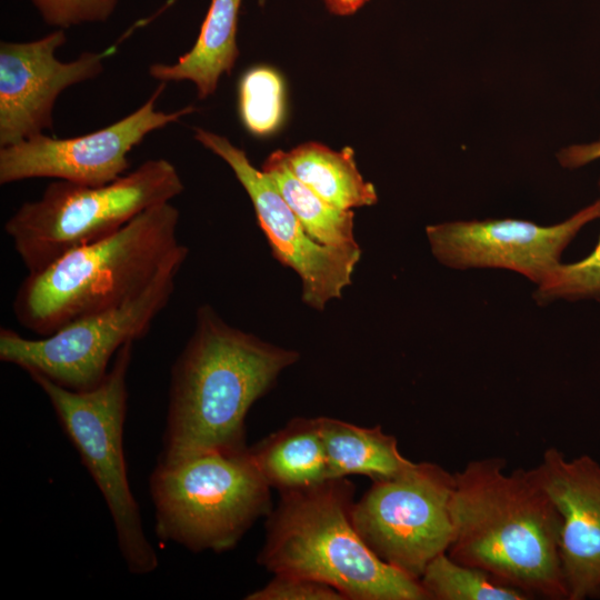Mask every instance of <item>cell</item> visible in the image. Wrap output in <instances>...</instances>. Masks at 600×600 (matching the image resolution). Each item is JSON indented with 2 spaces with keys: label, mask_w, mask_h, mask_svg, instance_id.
<instances>
[{
  "label": "cell",
  "mask_w": 600,
  "mask_h": 600,
  "mask_svg": "<svg viewBox=\"0 0 600 600\" xmlns=\"http://www.w3.org/2000/svg\"><path fill=\"white\" fill-rule=\"evenodd\" d=\"M50 27L68 29L84 23L106 22L119 0H30Z\"/></svg>",
  "instance_id": "obj_23"
},
{
  "label": "cell",
  "mask_w": 600,
  "mask_h": 600,
  "mask_svg": "<svg viewBox=\"0 0 600 600\" xmlns=\"http://www.w3.org/2000/svg\"><path fill=\"white\" fill-rule=\"evenodd\" d=\"M184 260L167 266L139 296L72 321L49 336L26 338L2 327L0 360L70 390L96 388L107 376L111 358L126 343L144 337L166 308Z\"/></svg>",
  "instance_id": "obj_8"
},
{
  "label": "cell",
  "mask_w": 600,
  "mask_h": 600,
  "mask_svg": "<svg viewBox=\"0 0 600 600\" xmlns=\"http://www.w3.org/2000/svg\"><path fill=\"white\" fill-rule=\"evenodd\" d=\"M299 353L268 343L198 308L176 359L160 461L246 450V417Z\"/></svg>",
  "instance_id": "obj_2"
},
{
  "label": "cell",
  "mask_w": 600,
  "mask_h": 600,
  "mask_svg": "<svg viewBox=\"0 0 600 600\" xmlns=\"http://www.w3.org/2000/svg\"><path fill=\"white\" fill-rule=\"evenodd\" d=\"M149 486L157 536L192 552L232 549L271 512L270 486L250 448L159 460Z\"/></svg>",
  "instance_id": "obj_6"
},
{
  "label": "cell",
  "mask_w": 600,
  "mask_h": 600,
  "mask_svg": "<svg viewBox=\"0 0 600 600\" xmlns=\"http://www.w3.org/2000/svg\"><path fill=\"white\" fill-rule=\"evenodd\" d=\"M247 600H347L333 587L303 577L274 574L264 587L247 594Z\"/></svg>",
  "instance_id": "obj_24"
},
{
  "label": "cell",
  "mask_w": 600,
  "mask_h": 600,
  "mask_svg": "<svg viewBox=\"0 0 600 600\" xmlns=\"http://www.w3.org/2000/svg\"><path fill=\"white\" fill-rule=\"evenodd\" d=\"M167 82L159 86L133 112L93 132L53 138L44 133L0 147V184L27 179L53 178L98 187L128 170V156L151 132L196 111L194 106L166 112L156 108Z\"/></svg>",
  "instance_id": "obj_10"
},
{
  "label": "cell",
  "mask_w": 600,
  "mask_h": 600,
  "mask_svg": "<svg viewBox=\"0 0 600 600\" xmlns=\"http://www.w3.org/2000/svg\"><path fill=\"white\" fill-rule=\"evenodd\" d=\"M242 0H211L192 48L171 64L152 63L151 78L159 82L191 81L199 99L214 93L222 74H230L239 49L238 16ZM260 4L264 0H259Z\"/></svg>",
  "instance_id": "obj_15"
},
{
  "label": "cell",
  "mask_w": 600,
  "mask_h": 600,
  "mask_svg": "<svg viewBox=\"0 0 600 600\" xmlns=\"http://www.w3.org/2000/svg\"><path fill=\"white\" fill-rule=\"evenodd\" d=\"M489 457L454 472L447 553L529 599L568 600L560 560L562 517L532 469Z\"/></svg>",
  "instance_id": "obj_1"
},
{
  "label": "cell",
  "mask_w": 600,
  "mask_h": 600,
  "mask_svg": "<svg viewBox=\"0 0 600 600\" xmlns=\"http://www.w3.org/2000/svg\"><path fill=\"white\" fill-rule=\"evenodd\" d=\"M238 101L241 121L250 133L267 137L282 126L286 91L276 69L257 66L244 72L239 82Z\"/></svg>",
  "instance_id": "obj_21"
},
{
  "label": "cell",
  "mask_w": 600,
  "mask_h": 600,
  "mask_svg": "<svg viewBox=\"0 0 600 600\" xmlns=\"http://www.w3.org/2000/svg\"><path fill=\"white\" fill-rule=\"evenodd\" d=\"M597 218L600 199L553 226L518 219L451 221L428 226L426 233L433 256L447 267L508 269L539 286L577 233Z\"/></svg>",
  "instance_id": "obj_12"
},
{
  "label": "cell",
  "mask_w": 600,
  "mask_h": 600,
  "mask_svg": "<svg viewBox=\"0 0 600 600\" xmlns=\"http://www.w3.org/2000/svg\"><path fill=\"white\" fill-rule=\"evenodd\" d=\"M531 469L562 517L559 552L568 600L600 599V463L548 448Z\"/></svg>",
  "instance_id": "obj_14"
},
{
  "label": "cell",
  "mask_w": 600,
  "mask_h": 600,
  "mask_svg": "<svg viewBox=\"0 0 600 600\" xmlns=\"http://www.w3.org/2000/svg\"><path fill=\"white\" fill-rule=\"evenodd\" d=\"M368 0H324L327 9L337 16H349L358 11Z\"/></svg>",
  "instance_id": "obj_26"
},
{
  "label": "cell",
  "mask_w": 600,
  "mask_h": 600,
  "mask_svg": "<svg viewBox=\"0 0 600 600\" xmlns=\"http://www.w3.org/2000/svg\"><path fill=\"white\" fill-rule=\"evenodd\" d=\"M306 232L318 243L332 248H356L354 212L339 209L298 180L287 168L281 150L271 153L262 164Z\"/></svg>",
  "instance_id": "obj_19"
},
{
  "label": "cell",
  "mask_w": 600,
  "mask_h": 600,
  "mask_svg": "<svg viewBox=\"0 0 600 600\" xmlns=\"http://www.w3.org/2000/svg\"><path fill=\"white\" fill-rule=\"evenodd\" d=\"M534 299L540 304L558 299L600 301V237L597 247L588 257L574 263H560L550 277L538 286Z\"/></svg>",
  "instance_id": "obj_22"
},
{
  "label": "cell",
  "mask_w": 600,
  "mask_h": 600,
  "mask_svg": "<svg viewBox=\"0 0 600 600\" xmlns=\"http://www.w3.org/2000/svg\"><path fill=\"white\" fill-rule=\"evenodd\" d=\"M260 473L280 492L297 491L327 480L328 467L318 417H298L250 448Z\"/></svg>",
  "instance_id": "obj_16"
},
{
  "label": "cell",
  "mask_w": 600,
  "mask_h": 600,
  "mask_svg": "<svg viewBox=\"0 0 600 600\" xmlns=\"http://www.w3.org/2000/svg\"><path fill=\"white\" fill-rule=\"evenodd\" d=\"M318 420L329 479L362 474L380 481L413 464L399 451L396 437L383 432L380 426L366 428L330 417Z\"/></svg>",
  "instance_id": "obj_17"
},
{
  "label": "cell",
  "mask_w": 600,
  "mask_h": 600,
  "mask_svg": "<svg viewBox=\"0 0 600 600\" xmlns=\"http://www.w3.org/2000/svg\"><path fill=\"white\" fill-rule=\"evenodd\" d=\"M558 159L562 167L569 169L579 168L598 160L600 159V139L591 143L564 148L560 151Z\"/></svg>",
  "instance_id": "obj_25"
},
{
  "label": "cell",
  "mask_w": 600,
  "mask_h": 600,
  "mask_svg": "<svg viewBox=\"0 0 600 600\" xmlns=\"http://www.w3.org/2000/svg\"><path fill=\"white\" fill-rule=\"evenodd\" d=\"M132 349L133 342L126 343L117 352L102 382L88 391L63 388L37 373L29 376L47 396L63 431L101 492L128 570L133 574H147L158 568V557L142 528L123 452L127 374Z\"/></svg>",
  "instance_id": "obj_7"
},
{
  "label": "cell",
  "mask_w": 600,
  "mask_h": 600,
  "mask_svg": "<svg viewBox=\"0 0 600 600\" xmlns=\"http://www.w3.org/2000/svg\"><path fill=\"white\" fill-rule=\"evenodd\" d=\"M420 582L429 600H527L523 592L494 580L486 571L459 563L447 552L426 567Z\"/></svg>",
  "instance_id": "obj_20"
},
{
  "label": "cell",
  "mask_w": 600,
  "mask_h": 600,
  "mask_svg": "<svg viewBox=\"0 0 600 600\" xmlns=\"http://www.w3.org/2000/svg\"><path fill=\"white\" fill-rule=\"evenodd\" d=\"M63 29L31 41L0 42V147L19 143L53 129V107L68 88L97 78L120 40L99 51L60 61Z\"/></svg>",
  "instance_id": "obj_13"
},
{
  "label": "cell",
  "mask_w": 600,
  "mask_h": 600,
  "mask_svg": "<svg viewBox=\"0 0 600 600\" xmlns=\"http://www.w3.org/2000/svg\"><path fill=\"white\" fill-rule=\"evenodd\" d=\"M194 139L220 157L247 191L273 257L302 282V300L317 310L340 298L351 283L360 247L332 248L318 243L303 229L274 181L254 168L246 152L226 137L194 128Z\"/></svg>",
  "instance_id": "obj_11"
},
{
  "label": "cell",
  "mask_w": 600,
  "mask_h": 600,
  "mask_svg": "<svg viewBox=\"0 0 600 600\" xmlns=\"http://www.w3.org/2000/svg\"><path fill=\"white\" fill-rule=\"evenodd\" d=\"M281 157L298 180L339 209L371 206L378 200L373 184L359 172L350 147L334 151L319 142H306L281 151Z\"/></svg>",
  "instance_id": "obj_18"
},
{
  "label": "cell",
  "mask_w": 600,
  "mask_h": 600,
  "mask_svg": "<svg viewBox=\"0 0 600 600\" xmlns=\"http://www.w3.org/2000/svg\"><path fill=\"white\" fill-rule=\"evenodd\" d=\"M183 189L174 164L162 158L144 161L103 186L56 180L39 199L14 211L4 232L31 273L116 232L144 210L171 202Z\"/></svg>",
  "instance_id": "obj_5"
},
{
  "label": "cell",
  "mask_w": 600,
  "mask_h": 600,
  "mask_svg": "<svg viewBox=\"0 0 600 600\" xmlns=\"http://www.w3.org/2000/svg\"><path fill=\"white\" fill-rule=\"evenodd\" d=\"M453 488L454 472L434 462H413L393 478L373 481L353 503L352 523L376 556L419 580L452 541Z\"/></svg>",
  "instance_id": "obj_9"
},
{
  "label": "cell",
  "mask_w": 600,
  "mask_h": 600,
  "mask_svg": "<svg viewBox=\"0 0 600 600\" xmlns=\"http://www.w3.org/2000/svg\"><path fill=\"white\" fill-rule=\"evenodd\" d=\"M280 493L258 557L267 570L327 583L350 600H429L420 580L382 561L357 532L352 482Z\"/></svg>",
  "instance_id": "obj_4"
},
{
  "label": "cell",
  "mask_w": 600,
  "mask_h": 600,
  "mask_svg": "<svg viewBox=\"0 0 600 600\" xmlns=\"http://www.w3.org/2000/svg\"><path fill=\"white\" fill-rule=\"evenodd\" d=\"M179 216L171 202L153 206L116 232L28 273L12 301L16 320L46 337L139 296L167 266L187 259L189 250L177 238Z\"/></svg>",
  "instance_id": "obj_3"
}]
</instances>
